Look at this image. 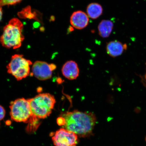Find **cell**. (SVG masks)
Listing matches in <instances>:
<instances>
[{
    "mask_svg": "<svg viewBox=\"0 0 146 146\" xmlns=\"http://www.w3.org/2000/svg\"><path fill=\"white\" fill-rule=\"evenodd\" d=\"M23 26L21 21L14 18L4 27L3 33L0 36V43L7 48H19L25 39L22 34Z\"/></svg>",
    "mask_w": 146,
    "mask_h": 146,
    "instance_id": "cell-2",
    "label": "cell"
},
{
    "mask_svg": "<svg viewBox=\"0 0 146 146\" xmlns=\"http://www.w3.org/2000/svg\"><path fill=\"white\" fill-rule=\"evenodd\" d=\"M114 24L109 20H104L98 25V33L103 38L108 37L110 35L113 28Z\"/></svg>",
    "mask_w": 146,
    "mask_h": 146,
    "instance_id": "cell-11",
    "label": "cell"
},
{
    "mask_svg": "<svg viewBox=\"0 0 146 146\" xmlns=\"http://www.w3.org/2000/svg\"><path fill=\"white\" fill-rule=\"evenodd\" d=\"M103 12V8L98 3H91L87 7V15L91 19H95L98 18L102 15Z\"/></svg>",
    "mask_w": 146,
    "mask_h": 146,
    "instance_id": "cell-12",
    "label": "cell"
},
{
    "mask_svg": "<svg viewBox=\"0 0 146 146\" xmlns=\"http://www.w3.org/2000/svg\"><path fill=\"white\" fill-rule=\"evenodd\" d=\"M18 15L21 18H27L30 19L34 18V17H35L34 14L31 13L30 7L29 6L25 8L21 12H19Z\"/></svg>",
    "mask_w": 146,
    "mask_h": 146,
    "instance_id": "cell-13",
    "label": "cell"
},
{
    "mask_svg": "<svg viewBox=\"0 0 146 146\" xmlns=\"http://www.w3.org/2000/svg\"><path fill=\"white\" fill-rule=\"evenodd\" d=\"M62 72L66 78L72 80L76 79L78 77L80 71L78 64L76 62L71 60L64 64Z\"/></svg>",
    "mask_w": 146,
    "mask_h": 146,
    "instance_id": "cell-9",
    "label": "cell"
},
{
    "mask_svg": "<svg viewBox=\"0 0 146 146\" xmlns=\"http://www.w3.org/2000/svg\"><path fill=\"white\" fill-rule=\"evenodd\" d=\"M22 0H0V6L15 5L19 3Z\"/></svg>",
    "mask_w": 146,
    "mask_h": 146,
    "instance_id": "cell-14",
    "label": "cell"
},
{
    "mask_svg": "<svg viewBox=\"0 0 146 146\" xmlns=\"http://www.w3.org/2000/svg\"><path fill=\"white\" fill-rule=\"evenodd\" d=\"M61 117L63 119L64 128L82 137L92 135L96 122L94 113L82 112L76 110L63 114Z\"/></svg>",
    "mask_w": 146,
    "mask_h": 146,
    "instance_id": "cell-1",
    "label": "cell"
},
{
    "mask_svg": "<svg viewBox=\"0 0 146 146\" xmlns=\"http://www.w3.org/2000/svg\"><path fill=\"white\" fill-rule=\"evenodd\" d=\"M127 45L119 41L115 40L107 44L106 50L108 54L111 57H116L121 55L124 51L127 50Z\"/></svg>",
    "mask_w": 146,
    "mask_h": 146,
    "instance_id": "cell-10",
    "label": "cell"
},
{
    "mask_svg": "<svg viewBox=\"0 0 146 146\" xmlns=\"http://www.w3.org/2000/svg\"><path fill=\"white\" fill-rule=\"evenodd\" d=\"M145 140H146V138H145Z\"/></svg>",
    "mask_w": 146,
    "mask_h": 146,
    "instance_id": "cell-18",
    "label": "cell"
},
{
    "mask_svg": "<svg viewBox=\"0 0 146 146\" xmlns=\"http://www.w3.org/2000/svg\"><path fill=\"white\" fill-rule=\"evenodd\" d=\"M10 108L11 118L14 121L29 123L33 116L28 99L18 98L11 102Z\"/></svg>",
    "mask_w": 146,
    "mask_h": 146,
    "instance_id": "cell-5",
    "label": "cell"
},
{
    "mask_svg": "<svg viewBox=\"0 0 146 146\" xmlns=\"http://www.w3.org/2000/svg\"><path fill=\"white\" fill-rule=\"evenodd\" d=\"M28 100L33 115L39 119L50 116L56 102L54 96L48 93L40 94Z\"/></svg>",
    "mask_w": 146,
    "mask_h": 146,
    "instance_id": "cell-3",
    "label": "cell"
},
{
    "mask_svg": "<svg viewBox=\"0 0 146 146\" xmlns=\"http://www.w3.org/2000/svg\"><path fill=\"white\" fill-rule=\"evenodd\" d=\"M23 56L21 54H14L7 66L9 74L13 76L17 81H21L29 75L30 66L32 64L30 60L25 59Z\"/></svg>",
    "mask_w": 146,
    "mask_h": 146,
    "instance_id": "cell-4",
    "label": "cell"
},
{
    "mask_svg": "<svg viewBox=\"0 0 146 146\" xmlns=\"http://www.w3.org/2000/svg\"><path fill=\"white\" fill-rule=\"evenodd\" d=\"M52 139L56 146H76L79 141L77 135L64 128L56 131Z\"/></svg>",
    "mask_w": 146,
    "mask_h": 146,
    "instance_id": "cell-6",
    "label": "cell"
},
{
    "mask_svg": "<svg viewBox=\"0 0 146 146\" xmlns=\"http://www.w3.org/2000/svg\"><path fill=\"white\" fill-rule=\"evenodd\" d=\"M56 68V66L54 64L36 61L33 64L32 71L33 74L36 78L41 81H44L52 77V71Z\"/></svg>",
    "mask_w": 146,
    "mask_h": 146,
    "instance_id": "cell-7",
    "label": "cell"
},
{
    "mask_svg": "<svg viewBox=\"0 0 146 146\" xmlns=\"http://www.w3.org/2000/svg\"><path fill=\"white\" fill-rule=\"evenodd\" d=\"M5 114V111L4 108L0 105V121L4 118Z\"/></svg>",
    "mask_w": 146,
    "mask_h": 146,
    "instance_id": "cell-15",
    "label": "cell"
},
{
    "mask_svg": "<svg viewBox=\"0 0 146 146\" xmlns=\"http://www.w3.org/2000/svg\"><path fill=\"white\" fill-rule=\"evenodd\" d=\"M89 18L84 12L78 11L73 13L70 18V23L72 27L78 30L85 28L88 25Z\"/></svg>",
    "mask_w": 146,
    "mask_h": 146,
    "instance_id": "cell-8",
    "label": "cell"
},
{
    "mask_svg": "<svg viewBox=\"0 0 146 146\" xmlns=\"http://www.w3.org/2000/svg\"><path fill=\"white\" fill-rule=\"evenodd\" d=\"M145 81H146V72L145 75Z\"/></svg>",
    "mask_w": 146,
    "mask_h": 146,
    "instance_id": "cell-17",
    "label": "cell"
},
{
    "mask_svg": "<svg viewBox=\"0 0 146 146\" xmlns=\"http://www.w3.org/2000/svg\"><path fill=\"white\" fill-rule=\"evenodd\" d=\"M3 16V11L2 9V7L0 6V21H1L2 18Z\"/></svg>",
    "mask_w": 146,
    "mask_h": 146,
    "instance_id": "cell-16",
    "label": "cell"
}]
</instances>
